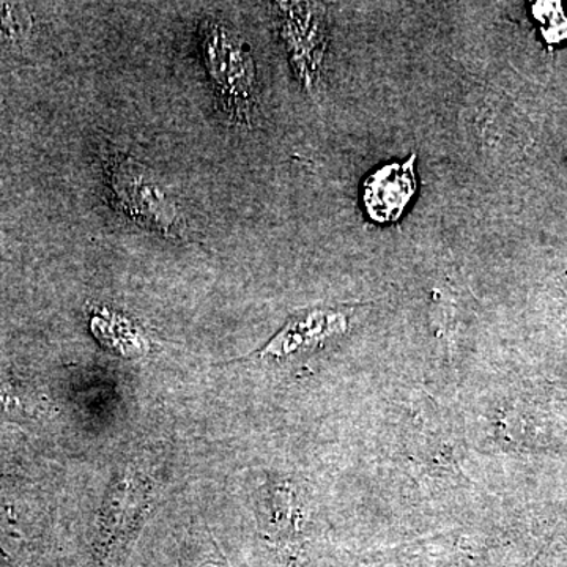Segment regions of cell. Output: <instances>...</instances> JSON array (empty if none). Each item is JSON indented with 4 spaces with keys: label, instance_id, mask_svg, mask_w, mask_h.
Segmentation results:
<instances>
[{
    "label": "cell",
    "instance_id": "6da1fadb",
    "mask_svg": "<svg viewBox=\"0 0 567 567\" xmlns=\"http://www.w3.org/2000/svg\"><path fill=\"white\" fill-rule=\"evenodd\" d=\"M205 69L224 114L238 126H254L259 106V84L251 47L233 25L218 18L204 21Z\"/></svg>",
    "mask_w": 567,
    "mask_h": 567
},
{
    "label": "cell",
    "instance_id": "7a4b0ae2",
    "mask_svg": "<svg viewBox=\"0 0 567 567\" xmlns=\"http://www.w3.org/2000/svg\"><path fill=\"white\" fill-rule=\"evenodd\" d=\"M274 13L295 76L306 93L319 99L327 80L330 50L327 3L275 2Z\"/></svg>",
    "mask_w": 567,
    "mask_h": 567
},
{
    "label": "cell",
    "instance_id": "3957f363",
    "mask_svg": "<svg viewBox=\"0 0 567 567\" xmlns=\"http://www.w3.org/2000/svg\"><path fill=\"white\" fill-rule=\"evenodd\" d=\"M107 188L117 210L166 237L182 235V216L171 194L133 156L115 153L106 166Z\"/></svg>",
    "mask_w": 567,
    "mask_h": 567
},
{
    "label": "cell",
    "instance_id": "277c9868",
    "mask_svg": "<svg viewBox=\"0 0 567 567\" xmlns=\"http://www.w3.org/2000/svg\"><path fill=\"white\" fill-rule=\"evenodd\" d=\"M416 155L390 163L369 174L363 183V204L372 221L390 224L404 215L417 189Z\"/></svg>",
    "mask_w": 567,
    "mask_h": 567
},
{
    "label": "cell",
    "instance_id": "5b68a950",
    "mask_svg": "<svg viewBox=\"0 0 567 567\" xmlns=\"http://www.w3.org/2000/svg\"><path fill=\"white\" fill-rule=\"evenodd\" d=\"M346 331L344 316L339 312L315 311L293 319L276 336L265 349V354H286L295 352L300 347L316 344L330 336L342 334Z\"/></svg>",
    "mask_w": 567,
    "mask_h": 567
},
{
    "label": "cell",
    "instance_id": "8992f818",
    "mask_svg": "<svg viewBox=\"0 0 567 567\" xmlns=\"http://www.w3.org/2000/svg\"><path fill=\"white\" fill-rule=\"evenodd\" d=\"M32 29V17L21 3H0V44L24 40Z\"/></svg>",
    "mask_w": 567,
    "mask_h": 567
}]
</instances>
